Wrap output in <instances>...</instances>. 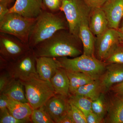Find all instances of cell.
Here are the masks:
<instances>
[{"instance_id": "obj_1", "label": "cell", "mask_w": 123, "mask_h": 123, "mask_svg": "<svg viewBox=\"0 0 123 123\" xmlns=\"http://www.w3.org/2000/svg\"><path fill=\"white\" fill-rule=\"evenodd\" d=\"M80 40L68 30H61L32 49L36 57H75L82 55Z\"/></svg>"}, {"instance_id": "obj_2", "label": "cell", "mask_w": 123, "mask_h": 123, "mask_svg": "<svg viewBox=\"0 0 123 123\" xmlns=\"http://www.w3.org/2000/svg\"><path fill=\"white\" fill-rule=\"evenodd\" d=\"M60 11L55 13L43 10L37 18L31 31L29 45L31 49L47 39L61 30H68V22L65 16Z\"/></svg>"}, {"instance_id": "obj_3", "label": "cell", "mask_w": 123, "mask_h": 123, "mask_svg": "<svg viewBox=\"0 0 123 123\" xmlns=\"http://www.w3.org/2000/svg\"><path fill=\"white\" fill-rule=\"evenodd\" d=\"M20 81L24 86L28 103L33 109L43 106L56 94L51 82L42 79L38 73Z\"/></svg>"}, {"instance_id": "obj_4", "label": "cell", "mask_w": 123, "mask_h": 123, "mask_svg": "<svg viewBox=\"0 0 123 123\" xmlns=\"http://www.w3.org/2000/svg\"><path fill=\"white\" fill-rule=\"evenodd\" d=\"M56 58L61 68L66 70L84 73L95 80L99 79L105 70L107 64L95 56H89L84 54L73 58Z\"/></svg>"}, {"instance_id": "obj_5", "label": "cell", "mask_w": 123, "mask_h": 123, "mask_svg": "<svg viewBox=\"0 0 123 123\" xmlns=\"http://www.w3.org/2000/svg\"><path fill=\"white\" fill-rule=\"evenodd\" d=\"M36 19L25 17L16 13H9L0 22V33L13 36L29 45V36Z\"/></svg>"}, {"instance_id": "obj_6", "label": "cell", "mask_w": 123, "mask_h": 123, "mask_svg": "<svg viewBox=\"0 0 123 123\" xmlns=\"http://www.w3.org/2000/svg\"><path fill=\"white\" fill-rule=\"evenodd\" d=\"M36 58L32 49L14 61L7 62L0 58V70L6 71L13 79L22 80L37 73Z\"/></svg>"}, {"instance_id": "obj_7", "label": "cell", "mask_w": 123, "mask_h": 123, "mask_svg": "<svg viewBox=\"0 0 123 123\" xmlns=\"http://www.w3.org/2000/svg\"><path fill=\"white\" fill-rule=\"evenodd\" d=\"M91 10L82 0L63 1L61 11L65 16L69 32L78 38L81 22L84 18L89 16Z\"/></svg>"}, {"instance_id": "obj_8", "label": "cell", "mask_w": 123, "mask_h": 123, "mask_svg": "<svg viewBox=\"0 0 123 123\" xmlns=\"http://www.w3.org/2000/svg\"><path fill=\"white\" fill-rule=\"evenodd\" d=\"M31 49L29 45L16 37L0 33V58L6 61L19 59Z\"/></svg>"}, {"instance_id": "obj_9", "label": "cell", "mask_w": 123, "mask_h": 123, "mask_svg": "<svg viewBox=\"0 0 123 123\" xmlns=\"http://www.w3.org/2000/svg\"><path fill=\"white\" fill-rule=\"evenodd\" d=\"M121 42L118 30L108 28L97 36L95 46L96 57L104 62Z\"/></svg>"}, {"instance_id": "obj_10", "label": "cell", "mask_w": 123, "mask_h": 123, "mask_svg": "<svg viewBox=\"0 0 123 123\" xmlns=\"http://www.w3.org/2000/svg\"><path fill=\"white\" fill-rule=\"evenodd\" d=\"M68 98L56 94L43 106L44 110L55 123H58L62 117L68 114L70 109Z\"/></svg>"}, {"instance_id": "obj_11", "label": "cell", "mask_w": 123, "mask_h": 123, "mask_svg": "<svg viewBox=\"0 0 123 123\" xmlns=\"http://www.w3.org/2000/svg\"><path fill=\"white\" fill-rule=\"evenodd\" d=\"M99 80L102 93L106 94L113 86L123 81V64H107Z\"/></svg>"}, {"instance_id": "obj_12", "label": "cell", "mask_w": 123, "mask_h": 123, "mask_svg": "<svg viewBox=\"0 0 123 123\" xmlns=\"http://www.w3.org/2000/svg\"><path fill=\"white\" fill-rule=\"evenodd\" d=\"M44 10L42 0H17L9 12L16 13L25 17L37 18Z\"/></svg>"}, {"instance_id": "obj_13", "label": "cell", "mask_w": 123, "mask_h": 123, "mask_svg": "<svg viewBox=\"0 0 123 123\" xmlns=\"http://www.w3.org/2000/svg\"><path fill=\"white\" fill-rule=\"evenodd\" d=\"M110 28L118 30L123 17V0H107L102 7Z\"/></svg>"}, {"instance_id": "obj_14", "label": "cell", "mask_w": 123, "mask_h": 123, "mask_svg": "<svg viewBox=\"0 0 123 123\" xmlns=\"http://www.w3.org/2000/svg\"><path fill=\"white\" fill-rule=\"evenodd\" d=\"M107 101L104 123H123V97L113 94Z\"/></svg>"}, {"instance_id": "obj_15", "label": "cell", "mask_w": 123, "mask_h": 123, "mask_svg": "<svg viewBox=\"0 0 123 123\" xmlns=\"http://www.w3.org/2000/svg\"><path fill=\"white\" fill-rule=\"evenodd\" d=\"M89 16L84 18L81 22L79 27V37L83 46V54L89 56H95V39L89 26Z\"/></svg>"}, {"instance_id": "obj_16", "label": "cell", "mask_w": 123, "mask_h": 123, "mask_svg": "<svg viewBox=\"0 0 123 123\" xmlns=\"http://www.w3.org/2000/svg\"><path fill=\"white\" fill-rule=\"evenodd\" d=\"M36 68L39 76L42 79L50 82L51 79L61 67L56 58L48 57H36Z\"/></svg>"}, {"instance_id": "obj_17", "label": "cell", "mask_w": 123, "mask_h": 123, "mask_svg": "<svg viewBox=\"0 0 123 123\" xmlns=\"http://www.w3.org/2000/svg\"><path fill=\"white\" fill-rule=\"evenodd\" d=\"M89 24L91 31L96 36L102 34L110 28L105 14L102 7L91 9Z\"/></svg>"}, {"instance_id": "obj_18", "label": "cell", "mask_w": 123, "mask_h": 123, "mask_svg": "<svg viewBox=\"0 0 123 123\" xmlns=\"http://www.w3.org/2000/svg\"><path fill=\"white\" fill-rule=\"evenodd\" d=\"M50 82L56 94L69 97L70 82L65 69L61 67L57 69Z\"/></svg>"}, {"instance_id": "obj_19", "label": "cell", "mask_w": 123, "mask_h": 123, "mask_svg": "<svg viewBox=\"0 0 123 123\" xmlns=\"http://www.w3.org/2000/svg\"><path fill=\"white\" fill-rule=\"evenodd\" d=\"M7 109L15 118L26 123L31 122V118L33 109L28 103L21 102L9 98Z\"/></svg>"}, {"instance_id": "obj_20", "label": "cell", "mask_w": 123, "mask_h": 123, "mask_svg": "<svg viewBox=\"0 0 123 123\" xmlns=\"http://www.w3.org/2000/svg\"><path fill=\"white\" fill-rule=\"evenodd\" d=\"M1 94L5 95L9 98L15 101L23 103H28L24 86L20 80L18 79H13Z\"/></svg>"}, {"instance_id": "obj_21", "label": "cell", "mask_w": 123, "mask_h": 123, "mask_svg": "<svg viewBox=\"0 0 123 123\" xmlns=\"http://www.w3.org/2000/svg\"><path fill=\"white\" fill-rule=\"evenodd\" d=\"M66 70L70 82L69 92L73 94L78 88L95 80L89 75L79 72Z\"/></svg>"}, {"instance_id": "obj_22", "label": "cell", "mask_w": 123, "mask_h": 123, "mask_svg": "<svg viewBox=\"0 0 123 123\" xmlns=\"http://www.w3.org/2000/svg\"><path fill=\"white\" fill-rule=\"evenodd\" d=\"M102 91L99 79L82 86L75 91L73 94L82 95L93 101L100 96Z\"/></svg>"}, {"instance_id": "obj_23", "label": "cell", "mask_w": 123, "mask_h": 123, "mask_svg": "<svg viewBox=\"0 0 123 123\" xmlns=\"http://www.w3.org/2000/svg\"><path fill=\"white\" fill-rule=\"evenodd\" d=\"M69 101L84 113L86 117L92 111V100L87 97L77 94H70Z\"/></svg>"}, {"instance_id": "obj_24", "label": "cell", "mask_w": 123, "mask_h": 123, "mask_svg": "<svg viewBox=\"0 0 123 123\" xmlns=\"http://www.w3.org/2000/svg\"><path fill=\"white\" fill-rule=\"evenodd\" d=\"M105 94L102 93L98 98L92 101L93 112L104 120L107 111V101Z\"/></svg>"}, {"instance_id": "obj_25", "label": "cell", "mask_w": 123, "mask_h": 123, "mask_svg": "<svg viewBox=\"0 0 123 123\" xmlns=\"http://www.w3.org/2000/svg\"><path fill=\"white\" fill-rule=\"evenodd\" d=\"M31 118V122L34 123H55L43 106L33 109Z\"/></svg>"}, {"instance_id": "obj_26", "label": "cell", "mask_w": 123, "mask_h": 123, "mask_svg": "<svg viewBox=\"0 0 123 123\" xmlns=\"http://www.w3.org/2000/svg\"><path fill=\"white\" fill-rule=\"evenodd\" d=\"M104 62L106 64H123V47L120 43Z\"/></svg>"}, {"instance_id": "obj_27", "label": "cell", "mask_w": 123, "mask_h": 123, "mask_svg": "<svg viewBox=\"0 0 123 123\" xmlns=\"http://www.w3.org/2000/svg\"><path fill=\"white\" fill-rule=\"evenodd\" d=\"M70 103L69 113L74 123H87L86 118L84 113L72 104Z\"/></svg>"}, {"instance_id": "obj_28", "label": "cell", "mask_w": 123, "mask_h": 123, "mask_svg": "<svg viewBox=\"0 0 123 123\" xmlns=\"http://www.w3.org/2000/svg\"><path fill=\"white\" fill-rule=\"evenodd\" d=\"M64 0H42L44 10L52 13L61 11Z\"/></svg>"}, {"instance_id": "obj_29", "label": "cell", "mask_w": 123, "mask_h": 123, "mask_svg": "<svg viewBox=\"0 0 123 123\" xmlns=\"http://www.w3.org/2000/svg\"><path fill=\"white\" fill-rule=\"evenodd\" d=\"M0 123H25V121L15 118L11 114L8 109L0 111Z\"/></svg>"}, {"instance_id": "obj_30", "label": "cell", "mask_w": 123, "mask_h": 123, "mask_svg": "<svg viewBox=\"0 0 123 123\" xmlns=\"http://www.w3.org/2000/svg\"><path fill=\"white\" fill-rule=\"evenodd\" d=\"M13 79L6 71L0 70V94L4 91Z\"/></svg>"}, {"instance_id": "obj_31", "label": "cell", "mask_w": 123, "mask_h": 123, "mask_svg": "<svg viewBox=\"0 0 123 123\" xmlns=\"http://www.w3.org/2000/svg\"><path fill=\"white\" fill-rule=\"evenodd\" d=\"M91 9L101 8L107 0H82Z\"/></svg>"}, {"instance_id": "obj_32", "label": "cell", "mask_w": 123, "mask_h": 123, "mask_svg": "<svg viewBox=\"0 0 123 123\" xmlns=\"http://www.w3.org/2000/svg\"><path fill=\"white\" fill-rule=\"evenodd\" d=\"M87 123H104V120L93 112L91 111L86 117Z\"/></svg>"}, {"instance_id": "obj_33", "label": "cell", "mask_w": 123, "mask_h": 123, "mask_svg": "<svg viewBox=\"0 0 123 123\" xmlns=\"http://www.w3.org/2000/svg\"><path fill=\"white\" fill-rule=\"evenodd\" d=\"M109 91L112 92L113 94L123 97V81L112 86Z\"/></svg>"}, {"instance_id": "obj_34", "label": "cell", "mask_w": 123, "mask_h": 123, "mask_svg": "<svg viewBox=\"0 0 123 123\" xmlns=\"http://www.w3.org/2000/svg\"><path fill=\"white\" fill-rule=\"evenodd\" d=\"M9 100V98L6 95L3 94H1L0 95V111L7 109Z\"/></svg>"}, {"instance_id": "obj_35", "label": "cell", "mask_w": 123, "mask_h": 123, "mask_svg": "<svg viewBox=\"0 0 123 123\" xmlns=\"http://www.w3.org/2000/svg\"><path fill=\"white\" fill-rule=\"evenodd\" d=\"M10 12V9L6 6L0 4V22Z\"/></svg>"}, {"instance_id": "obj_36", "label": "cell", "mask_w": 123, "mask_h": 123, "mask_svg": "<svg viewBox=\"0 0 123 123\" xmlns=\"http://www.w3.org/2000/svg\"><path fill=\"white\" fill-rule=\"evenodd\" d=\"M58 123H74L69 113L65 116L59 121Z\"/></svg>"}, {"instance_id": "obj_37", "label": "cell", "mask_w": 123, "mask_h": 123, "mask_svg": "<svg viewBox=\"0 0 123 123\" xmlns=\"http://www.w3.org/2000/svg\"><path fill=\"white\" fill-rule=\"evenodd\" d=\"M17 0H0V4L6 6L10 9Z\"/></svg>"}, {"instance_id": "obj_38", "label": "cell", "mask_w": 123, "mask_h": 123, "mask_svg": "<svg viewBox=\"0 0 123 123\" xmlns=\"http://www.w3.org/2000/svg\"><path fill=\"white\" fill-rule=\"evenodd\" d=\"M117 30L118 31L119 35L121 39V42H123V20L122 26L120 28H119Z\"/></svg>"}, {"instance_id": "obj_39", "label": "cell", "mask_w": 123, "mask_h": 123, "mask_svg": "<svg viewBox=\"0 0 123 123\" xmlns=\"http://www.w3.org/2000/svg\"><path fill=\"white\" fill-rule=\"evenodd\" d=\"M120 44H121V45L123 47V42H120Z\"/></svg>"}]
</instances>
